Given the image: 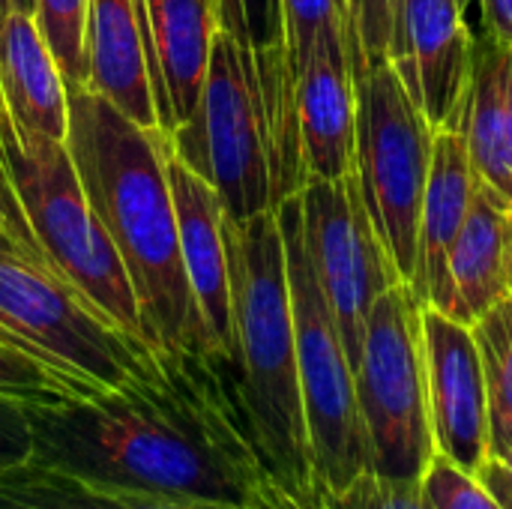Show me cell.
<instances>
[{
  "label": "cell",
  "instance_id": "obj_1",
  "mask_svg": "<svg viewBox=\"0 0 512 509\" xmlns=\"http://www.w3.org/2000/svg\"><path fill=\"white\" fill-rule=\"evenodd\" d=\"M27 417V465L99 489L222 507L291 501L252 444L234 366L216 357L153 351L126 384L27 405Z\"/></svg>",
  "mask_w": 512,
  "mask_h": 509
},
{
  "label": "cell",
  "instance_id": "obj_2",
  "mask_svg": "<svg viewBox=\"0 0 512 509\" xmlns=\"http://www.w3.org/2000/svg\"><path fill=\"white\" fill-rule=\"evenodd\" d=\"M66 147L132 282L147 342L156 351L216 357L186 282L168 180L171 141L114 108L90 87H66Z\"/></svg>",
  "mask_w": 512,
  "mask_h": 509
},
{
  "label": "cell",
  "instance_id": "obj_3",
  "mask_svg": "<svg viewBox=\"0 0 512 509\" xmlns=\"http://www.w3.org/2000/svg\"><path fill=\"white\" fill-rule=\"evenodd\" d=\"M225 246L234 318V390L246 429L273 483L300 509H318L276 210L240 225L225 219Z\"/></svg>",
  "mask_w": 512,
  "mask_h": 509
},
{
  "label": "cell",
  "instance_id": "obj_4",
  "mask_svg": "<svg viewBox=\"0 0 512 509\" xmlns=\"http://www.w3.org/2000/svg\"><path fill=\"white\" fill-rule=\"evenodd\" d=\"M0 165L42 258L117 330L150 345L126 267L87 201L66 141L18 132L0 102Z\"/></svg>",
  "mask_w": 512,
  "mask_h": 509
},
{
  "label": "cell",
  "instance_id": "obj_5",
  "mask_svg": "<svg viewBox=\"0 0 512 509\" xmlns=\"http://www.w3.org/2000/svg\"><path fill=\"white\" fill-rule=\"evenodd\" d=\"M276 219L285 246L297 375L321 507L327 498L342 495L357 477L369 471V441L360 417L354 366L306 252L300 192L276 204Z\"/></svg>",
  "mask_w": 512,
  "mask_h": 509
},
{
  "label": "cell",
  "instance_id": "obj_6",
  "mask_svg": "<svg viewBox=\"0 0 512 509\" xmlns=\"http://www.w3.org/2000/svg\"><path fill=\"white\" fill-rule=\"evenodd\" d=\"M0 336L93 390L126 384L156 351L117 330L36 246L6 228H0Z\"/></svg>",
  "mask_w": 512,
  "mask_h": 509
},
{
  "label": "cell",
  "instance_id": "obj_7",
  "mask_svg": "<svg viewBox=\"0 0 512 509\" xmlns=\"http://www.w3.org/2000/svg\"><path fill=\"white\" fill-rule=\"evenodd\" d=\"M171 153L219 198L228 222H249L273 204V153L249 48L216 30L198 108L171 132Z\"/></svg>",
  "mask_w": 512,
  "mask_h": 509
},
{
  "label": "cell",
  "instance_id": "obj_8",
  "mask_svg": "<svg viewBox=\"0 0 512 509\" xmlns=\"http://www.w3.org/2000/svg\"><path fill=\"white\" fill-rule=\"evenodd\" d=\"M354 381L369 441V471L393 480H420L435 456V438L426 390L423 303L408 282L393 285L372 306Z\"/></svg>",
  "mask_w": 512,
  "mask_h": 509
},
{
  "label": "cell",
  "instance_id": "obj_9",
  "mask_svg": "<svg viewBox=\"0 0 512 509\" xmlns=\"http://www.w3.org/2000/svg\"><path fill=\"white\" fill-rule=\"evenodd\" d=\"M354 81V171L360 195L393 267L411 285L435 132L390 60L369 66L366 72L354 75Z\"/></svg>",
  "mask_w": 512,
  "mask_h": 509
},
{
  "label": "cell",
  "instance_id": "obj_10",
  "mask_svg": "<svg viewBox=\"0 0 512 509\" xmlns=\"http://www.w3.org/2000/svg\"><path fill=\"white\" fill-rule=\"evenodd\" d=\"M300 210L315 279L333 312L348 360L357 369L372 306L405 279L369 219L357 171L342 180L309 177L300 189Z\"/></svg>",
  "mask_w": 512,
  "mask_h": 509
},
{
  "label": "cell",
  "instance_id": "obj_11",
  "mask_svg": "<svg viewBox=\"0 0 512 509\" xmlns=\"http://www.w3.org/2000/svg\"><path fill=\"white\" fill-rule=\"evenodd\" d=\"M423 354L435 453L477 474L492 456V444L486 375L474 330L423 306Z\"/></svg>",
  "mask_w": 512,
  "mask_h": 509
},
{
  "label": "cell",
  "instance_id": "obj_12",
  "mask_svg": "<svg viewBox=\"0 0 512 509\" xmlns=\"http://www.w3.org/2000/svg\"><path fill=\"white\" fill-rule=\"evenodd\" d=\"M477 45L459 0H408L393 18L387 60L432 132L468 105Z\"/></svg>",
  "mask_w": 512,
  "mask_h": 509
},
{
  "label": "cell",
  "instance_id": "obj_13",
  "mask_svg": "<svg viewBox=\"0 0 512 509\" xmlns=\"http://www.w3.org/2000/svg\"><path fill=\"white\" fill-rule=\"evenodd\" d=\"M300 165L306 180H342L354 174L357 147V81L345 27L318 36L294 81Z\"/></svg>",
  "mask_w": 512,
  "mask_h": 509
},
{
  "label": "cell",
  "instance_id": "obj_14",
  "mask_svg": "<svg viewBox=\"0 0 512 509\" xmlns=\"http://www.w3.org/2000/svg\"><path fill=\"white\" fill-rule=\"evenodd\" d=\"M156 120L165 138L198 108L219 12L210 0H135Z\"/></svg>",
  "mask_w": 512,
  "mask_h": 509
},
{
  "label": "cell",
  "instance_id": "obj_15",
  "mask_svg": "<svg viewBox=\"0 0 512 509\" xmlns=\"http://www.w3.org/2000/svg\"><path fill=\"white\" fill-rule=\"evenodd\" d=\"M168 180L177 210L180 258L192 288L201 321L216 354L234 366V318H231V276L225 246V210L216 192L192 174L174 153L168 156Z\"/></svg>",
  "mask_w": 512,
  "mask_h": 509
},
{
  "label": "cell",
  "instance_id": "obj_16",
  "mask_svg": "<svg viewBox=\"0 0 512 509\" xmlns=\"http://www.w3.org/2000/svg\"><path fill=\"white\" fill-rule=\"evenodd\" d=\"M465 111L432 135V162H429V180L420 210L417 267L411 279L417 300L432 309L444 306L447 261L480 186V177L468 153Z\"/></svg>",
  "mask_w": 512,
  "mask_h": 509
},
{
  "label": "cell",
  "instance_id": "obj_17",
  "mask_svg": "<svg viewBox=\"0 0 512 509\" xmlns=\"http://www.w3.org/2000/svg\"><path fill=\"white\" fill-rule=\"evenodd\" d=\"M507 297H512V201L480 180L447 261V291L438 312L471 327Z\"/></svg>",
  "mask_w": 512,
  "mask_h": 509
},
{
  "label": "cell",
  "instance_id": "obj_18",
  "mask_svg": "<svg viewBox=\"0 0 512 509\" xmlns=\"http://www.w3.org/2000/svg\"><path fill=\"white\" fill-rule=\"evenodd\" d=\"M84 63V87L102 93L138 126L159 129L135 0H87Z\"/></svg>",
  "mask_w": 512,
  "mask_h": 509
},
{
  "label": "cell",
  "instance_id": "obj_19",
  "mask_svg": "<svg viewBox=\"0 0 512 509\" xmlns=\"http://www.w3.org/2000/svg\"><path fill=\"white\" fill-rule=\"evenodd\" d=\"M0 96L18 132L66 141L63 75L30 12L12 6L0 33Z\"/></svg>",
  "mask_w": 512,
  "mask_h": 509
},
{
  "label": "cell",
  "instance_id": "obj_20",
  "mask_svg": "<svg viewBox=\"0 0 512 509\" xmlns=\"http://www.w3.org/2000/svg\"><path fill=\"white\" fill-rule=\"evenodd\" d=\"M468 153L477 177L512 201V51L483 45L465 111Z\"/></svg>",
  "mask_w": 512,
  "mask_h": 509
},
{
  "label": "cell",
  "instance_id": "obj_21",
  "mask_svg": "<svg viewBox=\"0 0 512 509\" xmlns=\"http://www.w3.org/2000/svg\"><path fill=\"white\" fill-rule=\"evenodd\" d=\"M0 509H300L294 501L270 507H222V504H192L156 495L99 489L36 465H18L0 474Z\"/></svg>",
  "mask_w": 512,
  "mask_h": 509
},
{
  "label": "cell",
  "instance_id": "obj_22",
  "mask_svg": "<svg viewBox=\"0 0 512 509\" xmlns=\"http://www.w3.org/2000/svg\"><path fill=\"white\" fill-rule=\"evenodd\" d=\"M471 330L486 375L492 456L504 459L512 450V297L495 303Z\"/></svg>",
  "mask_w": 512,
  "mask_h": 509
},
{
  "label": "cell",
  "instance_id": "obj_23",
  "mask_svg": "<svg viewBox=\"0 0 512 509\" xmlns=\"http://www.w3.org/2000/svg\"><path fill=\"white\" fill-rule=\"evenodd\" d=\"M93 387L57 372L54 366L42 363L30 351L12 345L0 336V396L27 402V405H54L75 396H90Z\"/></svg>",
  "mask_w": 512,
  "mask_h": 509
},
{
  "label": "cell",
  "instance_id": "obj_24",
  "mask_svg": "<svg viewBox=\"0 0 512 509\" xmlns=\"http://www.w3.org/2000/svg\"><path fill=\"white\" fill-rule=\"evenodd\" d=\"M33 21L63 75L66 87L87 84L84 30L87 0H33Z\"/></svg>",
  "mask_w": 512,
  "mask_h": 509
},
{
  "label": "cell",
  "instance_id": "obj_25",
  "mask_svg": "<svg viewBox=\"0 0 512 509\" xmlns=\"http://www.w3.org/2000/svg\"><path fill=\"white\" fill-rule=\"evenodd\" d=\"M345 39L354 75L387 60L393 39V0H345Z\"/></svg>",
  "mask_w": 512,
  "mask_h": 509
},
{
  "label": "cell",
  "instance_id": "obj_26",
  "mask_svg": "<svg viewBox=\"0 0 512 509\" xmlns=\"http://www.w3.org/2000/svg\"><path fill=\"white\" fill-rule=\"evenodd\" d=\"M282 27H285V54L291 66V78L309 60L321 33L333 27H345L342 0H282Z\"/></svg>",
  "mask_w": 512,
  "mask_h": 509
},
{
  "label": "cell",
  "instance_id": "obj_27",
  "mask_svg": "<svg viewBox=\"0 0 512 509\" xmlns=\"http://www.w3.org/2000/svg\"><path fill=\"white\" fill-rule=\"evenodd\" d=\"M420 489L432 509H504L474 474L462 471L441 453L426 465Z\"/></svg>",
  "mask_w": 512,
  "mask_h": 509
},
{
  "label": "cell",
  "instance_id": "obj_28",
  "mask_svg": "<svg viewBox=\"0 0 512 509\" xmlns=\"http://www.w3.org/2000/svg\"><path fill=\"white\" fill-rule=\"evenodd\" d=\"M318 509H432L420 480H393L366 471L342 495L327 498Z\"/></svg>",
  "mask_w": 512,
  "mask_h": 509
},
{
  "label": "cell",
  "instance_id": "obj_29",
  "mask_svg": "<svg viewBox=\"0 0 512 509\" xmlns=\"http://www.w3.org/2000/svg\"><path fill=\"white\" fill-rule=\"evenodd\" d=\"M33 432L27 417V402L0 396V474L30 462Z\"/></svg>",
  "mask_w": 512,
  "mask_h": 509
},
{
  "label": "cell",
  "instance_id": "obj_30",
  "mask_svg": "<svg viewBox=\"0 0 512 509\" xmlns=\"http://www.w3.org/2000/svg\"><path fill=\"white\" fill-rule=\"evenodd\" d=\"M477 3L483 9L489 42L512 51V0H477Z\"/></svg>",
  "mask_w": 512,
  "mask_h": 509
},
{
  "label": "cell",
  "instance_id": "obj_31",
  "mask_svg": "<svg viewBox=\"0 0 512 509\" xmlns=\"http://www.w3.org/2000/svg\"><path fill=\"white\" fill-rule=\"evenodd\" d=\"M492 495H495V501L501 504L504 509H512V465L510 462H504V459H498V456H489L486 462H483V468L474 474Z\"/></svg>",
  "mask_w": 512,
  "mask_h": 509
},
{
  "label": "cell",
  "instance_id": "obj_32",
  "mask_svg": "<svg viewBox=\"0 0 512 509\" xmlns=\"http://www.w3.org/2000/svg\"><path fill=\"white\" fill-rule=\"evenodd\" d=\"M12 6H18V9H24V12L33 15V0H12Z\"/></svg>",
  "mask_w": 512,
  "mask_h": 509
},
{
  "label": "cell",
  "instance_id": "obj_33",
  "mask_svg": "<svg viewBox=\"0 0 512 509\" xmlns=\"http://www.w3.org/2000/svg\"><path fill=\"white\" fill-rule=\"evenodd\" d=\"M405 3H408V0H393V18H396V12H399V9H402Z\"/></svg>",
  "mask_w": 512,
  "mask_h": 509
},
{
  "label": "cell",
  "instance_id": "obj_34",
  "mask_svg": "<svg viewBox=\"0 0 512 509\" xmlns=\"http://www.w3.org/2000/svg\"><path fill=\"white\" fill-rule=\"evenodd\" d=\"M474 3H477V0H459V6H462L465 12H468V6H474Z\"/></svg>",
  "mask_w": 512,
  "mask_h": 509
},
{
  "label": "cell",
  "instance_id": "obj_35",
  "mask_svg": "<svg viewBox=\"0 0 512 509\" xmlns=\"http://www.w3.org/2000/svg\"><path fill=\"white\" fill-rule=\"evenodd\" d=\"M504 462H510V465H512V450H510V453H507V456H504Z\"/></svg>",
  "mask_w": 512,
  "mask_h": 509
},
{
  "label": "cell",
  "instance_id": "obj_36",
  "mask_svg": "<svg viewBox=\"0 0 512 509\" xmlns=\"http://www.w3.org/2000/svg\"><path fill=\"white\" fill-rule=\"evenodd\" d=\"M210 3H213V6H216V12H219V0H210Z\"/></svg>",
  "mask_w": 512,
  "mask_h": 509
},
{
  "label": "cell",
  "instance_id": "obj_37",
  "mask_svg": "<svg viewBox=\"0 0 512 509\" xmlns=\"http://www.w3.org/2000/svg\"><path fill=\"white\" fill-rule=\"evenodd\" d=\"M0 228H3V216H0Z\"/></svg>",
  "mask_w": 512,
  "mask_h": 509
},
{
  "label": "cell",
  "instance_id": "obj_38",
  "mask_svg": "<svg viewBox=\"0 0 512 509\" xmlns=\"http://www.w3.org/2000/svg\"><path fill=\"white\" fill-rule=\"evenodd\" d=\"M342 6H345V0H342Z\"/></svg>",
  "mask_w": 512,
  "mask_h": 509
}]
</instances>
